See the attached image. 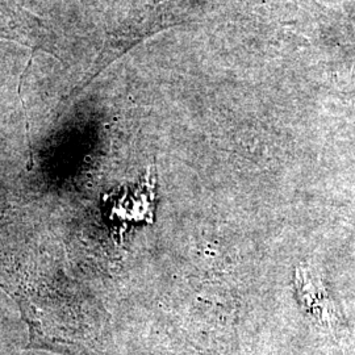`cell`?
<instances>
[{
    "mask_svg": "<svg viewBox=\"0 0 355 355\" xmlns=\"http://www.w3.org/2000/svg\"><path fill=\"white\" fill-rule=\"evenodd\" d=\"M0 38L15 40L32 51H46L57 58L49 29L13 0H0Z\"/></svg>",
    "mask_w": 355,
    "mask_h": 355,
    "instance_id": "1",
    "label": "cell"
},
{
    "mask_svg": "<svg viewBox=\"0 0 355 355\" xmlns=\"http://www.w3.org/2000/svg\"><path fill=\"white\" fill-rule=\"evenodd\" d=\"M154 180L150 174L136 192H125L116 199L112 205V217L125 221H149L152 216V203L154 199Z\"/></svg>",
    "mask_w": 355,
    "mask_h": 355,
    "instance_id": "2",
    "label": "cell"
}]
</instances>
